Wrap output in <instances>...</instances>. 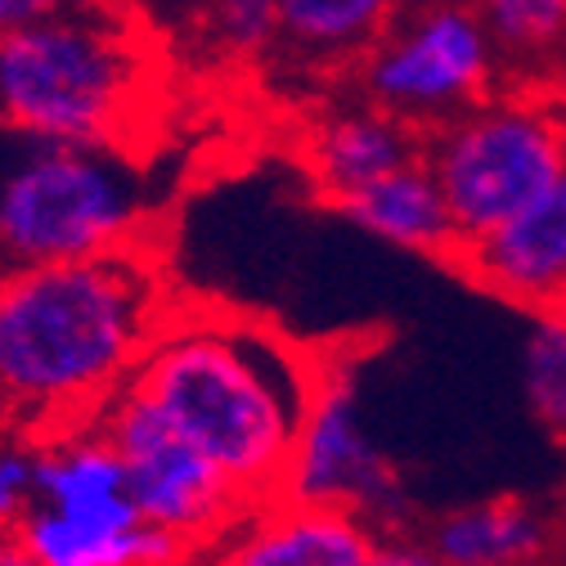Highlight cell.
<instances>
[{
  "label": "cell",
  "instance_id": "6da1fadb",
  "mask_svg": "<svg viewBox=\"0 0 566 566\" xmlns=\"http://www.w3.org/2000/svg\"><path fill=\"white\" fill-rule=\"evenodd\" d=\"M171 319L145 243L0 270V396L45 422H86Z\"/></svg>",
  "mask_w": 566,
  "mask_h": 566
},
{
  "label": "cell",
  "instance_id": "7a4b0ae2",
  "mask_svg": "<svg viewBox=\"0 0 566 566\" xmlns=\"http://www.w3.org/2000/svg\"><path fill=\"white\" fill-rule=\"evenodd\" d=\"M324 360L239 315H171L135 365L167 422L189 437L252 509L283 494L289 459Z\"/></svg>",
  "mask_w": 566,
  "mask_h": 566
},
{
  "label": "cell",
  "instance_id": "3957f363",
  "mask_svg": "<svg viewBox=\"0 0 566 566\" xmlns=\"http://www.w3.org/2000/svg\"><path fill=\"white\" fill-rule=\"evenodd\" d=\"M149 211L154 180L117 139L0 126V270L113 252Z\"/></svg>",
  "mask_w": 566,
  "mask_h": 566
},
{
  "label": "cell",
  "instance_id": "277c9868",
  "mask_svg": "<svg viewBox=\"0 0 566 566\" xmlns=\"http://www.w3.org/2000/svg\"><path fill=\"white\" fill-rule=\"evenodd\" d=\"M139 95V45L99 0H54L45 14L0 32V126L122 139Z\"/></svg>",
  "mask_w": 566,
  "mask_h": 566
},
{
  "label": "cell",
  "instance_id": "5b68a950",
  "mask_svg": "<svg viewBox=\"0 0 566 566\" xmlns=\"http://www.w3.org/2000/svg\"><path fill=\"white\" fill-rule=\"evenodd\" d=\"M459 248L504 226L566 171V104L548 91L494 86L450 122L422 130Z\"/></svg>",
  "mask_w": 566,
  "mask_h": 566
},
{
  "label": "cell",
  "instance_id": "8992f818",
  "mask_svg": "<svg viewBox=\"0 0 566 566\" xmlns=\"http://www.w3.org/2000/svg\"><path fill=\"white\" fill-rule=\"evenodd\" d=\"M91 422L126 459V485L139 517L167 531L185 548V557L221 553L230 531L252 513L230 476L189 437H180L139 387L126 382L122 391H113Z\"/></svg>",
  "mask_w": 566,
  "mask_h": 566
},
{
  "label": "cell",
  "instance_id": "52a82bcc",
  "mask_svg": "<svg viewBox=\"0 0 566 566\" xmlns=\"http://www.w3.org/2000/svg\"><path fill=\"white\" fill-rule=\"evenodd\" d=\"M283 500L350 509L382 535V544L418 535V513L396 463L369 432L360 382L346 360H324L319 369V387L306 405L289 476H283Z\"/></svg>",
  "mask_w": 566,
  "mask_h": 566
},
{
  "label": "cell",
  "instance_id": "ba28073f",
  "mask_svg": "<svg viewBox=\"0 0 566 566\" xmlns=\"http://www.w3.org/2000/svg\"><path fill=\"white\" fill-rule=\"evenodd\" d=\"M500 86V63L476 6L437 0L418 6L365 50L360 95L396 117L432 130Z\"/></svg>",
  "mask_w": 566,
  "mask_h": 566
},
{
  "label": "cell",
  "instance_id": "9c48e42d",
  "mask_svg": "<svg viewBox=\"0 0 566 566\" xmlns=\"http://www.w3.org/2000/svg\"><path fill=\"white\" fill-rule=\"evenodd\" d=\"M454 265L509 306L557 311L566 297V171L504 226L463 243Z\"/></svg>",
  "mask_w": 566,
  "mask_h": 566
},
{
  "label": "cell",
  "instance_id": "30bf717a",
  "mask_svg": "<svg viewBox=\"0 0 566 566\" xmlns=\"http://www.w3.org/2000/svg\"><path fill=\"white\" fill-rule=\"evenodd\" d=\"M217 557L243 566H378L382 535L350 509L270 500L252 509Z\"/></svg>",
  "mask_w": 566,
  "mask_h": 566
},
{
  "label": "cell",
  "instance_id": "8fae6325",
  "mask_svg": "<svg viewBox=\"0 0 566 566\" xmlns=\"http://www.w3.org/2000/svg\"><path fill=\"white\" fill-rule=\"evenodd\" d=\"M413 158H422V130L369 95L315 113L302 130V163L328 202Z\"/></svg>",
  "mask_w": 566,
  "mask_h": 566
},
{
  "label": "cell",
  "instance_id": "7c38bea8",
  "mask_svg": "<svg viewBox=\"0 0 566 566\" xmlns=\"http://www.w3.org/2000/svg\"><path fill=\"white\" fill-rule=\"evenodd\" d=\"M23 562L41 566H149V562H180L185 548L139 517L135 500L113 509H54L32 504L28 517L14 526Z\"/></svg>",
  "mask_w": 566,
  "mask_h": 566
},
{
  "label": "cell",
  "instance_id": "4fadbf2b",
  "mask_svg": "<svg viewBox=\"0 0 566 566\" xmlns=\"http://www.w3.org/2000/svg\"><path fill=\"white\" fill-rule=\"evenodd\" d=\"M360 234L422 256H454L459 230L450 217V202L441 193V180L432 176L428 158H413L360 189H350L333 202Z\"/></svg>",
  "mask_w": 566,
  "mask_h": 566
},
{
  "label": "cell",
  "instance_id": "5bb4252c",
  "mask_svg": "<svg viewBox=\"0 0 566 566\" xmlns=\"http://www.w3.org/2000/svg\"><path fill=\"white\" fill-rule=\"evenodd\" d=\"M428 562L446 566H517L557 548V517L526 500L459 504L428 526H418Z\"/></svg>",
  "mask_w": 566,
  "mask_h": 566
},
{
  "label": "cell",
  "instance_id": "9a60e30c",
  "mask_svg": "<svg viewBox=\"0 0 566 566\" xmlns=\"http://www.w3.org/2000/svg\"><path fill=\"white\" fill-rule=\"evenodd\" d=\"M476 14L500 63V86H566V0H476Z\"/></svg>",
  "mask_w": 566,
  "mask_h": 566
},
{
  "label": "cell",
  "instance_id": "2e32d148",
  "mask_svg": "<svg viewBox=\"0 0 566 566\" xmlns=\"http://www.w3.org/2000/svg\"><path fill=\"white\" fill-rule=\"evenodd\" d=\"M400 0H279V59L297 67H346L391 28Z\"/></svg>",
  "mask_w": 566,
  "mask_h": 566
},
{
  "label": "cell",
  "instance_id": "e0dca14e",
  "mask_svg": "<svg viewBox=\"0 0 566 566\" xmlns=\"http://www.w3.org/2000/svg\"><path fill=\"white\" fill-rule=\"evenodd\" d=\"M522 396L531 418L566 446V319L557 311H531L522 337Z\"/></svg>",
  "mask_w": 566,
  "mask_h": 566
},
{
  "label": "cell",
  "instance_id": "ac0fdd59",
  "mask_svg": "<svg viewBox=\"0 0 566 566\" xmlns=\"http://www.w3.org/2000/svg\"><path fill=\"white\" fill-rule=\"evenodd\" d=\"M202 36L221 59L261 63L279 54V0H202Z\"/></svg>",
  "mask_w": 566,
  "mask_h": 566
},
{
  "label": "cell",
  "instance_id": "d6986e66",
  "mask_svg": "<svg viewBox=\"0 0 566 566\" xmlns=\"http://www.w3.org/2000/svg\"><path fill=\"white\" fill-rule=\"evenodd\" d=\"M36 504V450L0 446V526H19Z\"/></svg>",
  "mask_w": 566,
  "mask_h": 566
},
{
  "label": "cell",
  "instance_id": "ffe728a7",
  "mask_svg": "<svg viewBox=\"0 0 566 566\" xmlns=\"http://www.w3.org/2000/svg\"><path fill=\"white\" fill-rule=\"evenodd\" d=\"M50 6H54V0H0V32H10V28H19V23L45 14Z\"/></svg>",
  "mask_w": 566,
  "mask_h": 566
},
{
  "label": "cell",
  "instance_id": "44dd1931",
  "mask_svg": "<svg viewBox=\"0 0 566 566\" xmlns=\"http://www.w3.org/2000/svg\"><path fill=\"white\" fill-rule=\"evenodd\" d=\"M557 315H562V319H566V297H562V306H557Z\"/></svg>",
  "mask_w": 566,
  "mask_h": 566
},
{
  "label": "cell",
  "instance_id": "7402d4cb",
  "mask_svg": "<svg viewBox=\"0 0 566 566\" xmlns=\"http://www.w3.org/2000/svg\"><path fill=\"white\" fill-rule=\"evenodd\" d=\"M562 104H566V86H562Z\"/></svg>",
  "mask_w": 566,
  "mask_h": 566
}]
</instances>
